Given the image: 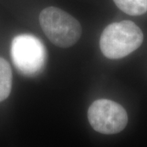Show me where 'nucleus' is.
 Instances as JSON below:
<instances>
[{"label": "nucleus", "instance_id": "7ed1b4c3", "mask_svg": "<svg viewBox=\"0 0 147 147\" xmlns=\"http://www.w3.org/2000/svg\"><path fill=\"white\" fill-rule=\"evenodd\" d=\"M12 61L21 73L26 75L38 74L43 67L46 51L41 41L31 34H21L11 42Z\"/></svg>", "mask_w": 147, "mask_h": 147}, {"label": "nucleus", "instance_id": "f03ea898", "mask_svg": "<svg viewBox=\"0 0 147 147\" xmlns=\"http://www.w3.org/2000/svg\"><path fill=\"white\" fill-rule=\"evenodd\" d=\"M39 23L47 38L57 47L73 46L82 34V27L79 21L55 7H49L41 11Z\"/></svg>", "mask_w": 147, "mask_h": 147}, {"label": "nucleus", "instance_id": "20e7f679", "mask_svg": "<svg viewBox=\"0 0 147 147\" xmlns=\"http://www.w3.org/2000/svg\"><path fill=\"white\" fill-rule=\"evenodd\" d=\"M88 117L95 131L103 134H115L123 131L128 120L125 109L107 99L95 100L90 105Z\"/></svg>", "mask_w": 147, "mask_h": 147}, {"label": "nucleus", "instance_id": "39448f33", "mask_svg": "<svg viewBox=\"0 0 147 147\" xmlns=\"http://www.w3.org/2000/svg\"><path fill=\"white\" fill-rule=\"evenodd\" d=\"M12 74L8 62L0 57V101L9 96L11 89Z\"/></svg>", "mask_w": 147, "mask_h": 147}, {"label": "nucleus", "instance_id": "f257e3e1", "mask_svg": "<svg viewBox=\"0 0 147 147\" xmlns=\"http://www.w3.org/2000/svg\"><path fill=\"white\" fill-rule=\"evenodd\" d=\"M143 42V34L130 21L115 22L103 30L100 39V50L109 59H120L137 50Z\"/></svg>", "mask_w": 147, "mask_h": 147}, {"label": "nucleus", "instance_id": "423d86ee", "mask_svg": "<svg viewBox=\"0 0 147 147\" xmlns=\"http://www.w3.org/2000/svg\"><path fill=\"white\" fill-rule=\"evenodd\" d=\"M116 6L130 16H140L147 11V0H113Z\"/></svg>", "mask_w": 147, "mask_h": 147}]
</instances>
